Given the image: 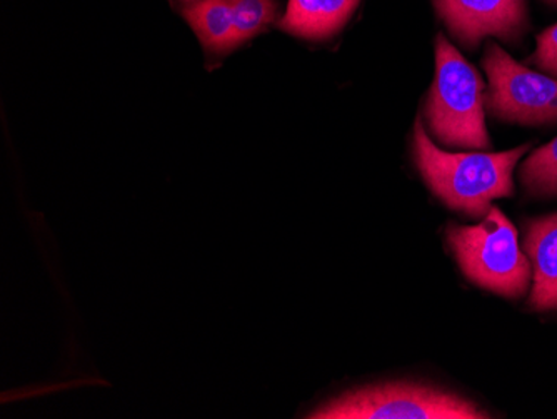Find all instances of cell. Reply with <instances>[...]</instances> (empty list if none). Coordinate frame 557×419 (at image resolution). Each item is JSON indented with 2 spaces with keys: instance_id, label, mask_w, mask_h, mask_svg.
Wrapping results in <instances>:
<instances>
[{
  "instance_id": "cell-1",
  "label": "cell",
  "mask_w": 557,
  "mask_h": 419,
  "mask_svg": "<svg viewBox=\"0 0 557 419\" xmlns=\"http://www.w3.org/2000/svg\"><path fill=\"white\" fill-rule=\"evenodd\" d=\"M529 144L506 152H447L440 149L422 126H414V158L425 184L450 209L471 218H483L491 202L511 196L512 172Z\"/></svg>"
},
{
  "instance_id": "cell-2",
  "label": "cell",
  "mask_w": 557,
  "mask_h": 419,
  "mask_svg": "<svg viewBox=\"0 0 557 419\" xmlns=\"http://www.w3.org/2000/svg\"><path fill=\"white\" fill-rule=\"evenodd\" d=\"M483 77L440 34L436 39V77L425 104L429 131L446 146L487 149Z\"/></svg>"
},
{
  "instance_id": "cell-3",
  "label": "cell",
  "mask_w": 557,
  "mask_h": 419,
  "mask_svg": "<svg viewBox=\"0 0 557 419\" xmlns=\"http://www.w3.org/2000/svg\"><path fill=\"white\" fill-rule=\"evenodd\" d=\"M447 243L472 283L506 298L524 296L531 264L519 246L518 231L500 209L491 208L475 226L450 224Z\"/></svg>"
},
{
  "instance_id": "cell-4",
  "label": "cell",
  "mask_w": 557,
  "mask_h": 419,
  "mask_svg": "<svg viewBox=\"0 0 557 419\" xmlns=\"http://www.w3.org/2000/svg\"><path fill=\"white\" fill-rule=\"evenodd\" d=\"M318 419H481L490 418L458 394L411 383L359 387L309 412Z\"/></svg>"
},
{
  "instance_id": "cell-5",
  "label": "cell",
  "mask_w": 557,
  "mask_h": 419,
  "mask_svg": "<svg viewBox=\"0 0 557 419\" xmlns=\"http://www.w3.org/2000/svg\"><path fill=\"white\" fill-rule=\"evenodd\" d=\"M490 79L486 106L497 119L524 126L557 122V79L516 62L497 44H487L483 61Z\"/></svg>"
},
{
  "instance_id": "cell-6",
  "label": "cell",
  "mask_w": 557,
  "mask_h": 419,
  "mask_svg": "<svg viewBox=\"0 0 557 419\" xmlns=\"http://www.w3.org/2000/svg\"><path fill=\"white\" fill-rule=\"evenodd\" d=\"M450 33L468 47L484 37L518 40L528 22L525 0H433Z\"/></svg>"
},
{
  "instance_id": "cell-7",
  "label": "cell",
  "mask_w": 557,
  "mask_h": 419,
  "mask_svg": "<svg viewBox=\"0 0 557 419\" xmlns=\"http://www.w3.org/2000/svg\"><path fill=\"white\" fill-rule=\"evenodd\" d=\"M524 251L533 264L529 306L537 311L557 309V214L528 223Z\"/></svg>"
},
{
  "instance_id": "cell-8",
  "label": "cell",
  "mask_w": 557,
  "mask_h": 419,
  "mask_svg": "<svg viewBox=\"0 0 557 419\" xmlns=\"http://www.w3.org/2000/svg\"><path fill=\"white\" fill-rule=\"evenodd\" d=\"M359 2L361 0H289L278 27L302 39H327L346 26Z\"/></svg>"
},
{
  "instance_id": "cell-9",
  "label": "cell",
  "mask_w": 557,
  "mask_h": 419,
  "mask_svg": "<svg viewBox=\"0 0 557 419\" xmlns=\"http://www.w3.org/2000/svg\"><path fill=\"white\" fill-rule=\"evenodd\" d=\"M186 17L209 51L221 54L236 47L231 0H196Z\"/></svg>"
},
{
  "instance_id": "cell-10",
  "label": "cell",
  "mask_w": 557,
  "mask_h": 419,
  "mask_svg": "<svg viewBox=\"0 0 557 419\" xmlns=\"http://www.w3.org/2000/svg\"><path fill=\"white\" fill-rule=\"evenodd\" d=\"M519 177L534 196H557V137L522 162Z\"/></svg>"
},
{
  "instance_id": "cell-11",
  "label": "cell",
  "mask_w": 557,
  "mask_h": 419,
  "mask_svg": "<svg viewBox=\"0 0 557 419\" xmlns=\"http://www.w3.org/2000/svg\"><path fill=\"white\" fill-rule=\"evenodd\" d=\"M236 46L258 36L277 14L274 0H231Z\"/></svg>"
},
{
  "instance_id": "cell-12",
  "label": "cell",
  "mask_w": 557,
  "mask_h": 419,
  "mask_svg": "<svg viewBox=\"0 0 557 419\" xmlns=\"http://www.w3.org/2000/svg\"><path fill=\"white\" fill-rule=\"evenodd\" d=\"M528 62L546 72L547 76L557 79V24L537 36L536 52Z\"/></svg>"
},
{
  "instance_id": "cell-13",
  "label": "cell",
  "mask_w": 557,
  "mask_h": 419,
  "mask_svg": "<svg viewBox=\"0 0 557 419\" xmlns=\"http://www.w3.org/2000/svg\"><path fill=\"white\" fill-rule=\"evenodd\" d=\"M547 2H549V4L557 5V0H547Z\"/></svg>"
},
{
  "instance_id": "cell-14",
  "label": "cell",
  "mask_w": 557,
  "mask_h": 419,
  "mask_svg": "<svg viewBox=\"0 0 557 419\" xmlns=\"http://www.w3.org/2000/svg\"><path fill=\"white\" fill-rule=\"evenodd\" d=\"M189 2H196V0H189Z\"/></svg>"
}]
</instances>
